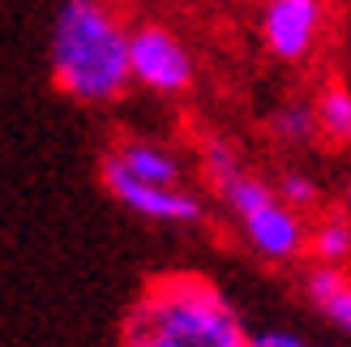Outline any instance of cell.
I'll return each mask as SVG.
<instances>
[{
  "mask_svg": "<svg viewBox=\"0 0 351 347\" xmlns=\"http://www.w3.org/2000/svg\"><path fill=\"white\" fill-rule=\"evenodd\" d=\"M322 133L317 125V103H283L270 116V137L278 146H308Z\"/></svg>",
  "mask_w": 351,
  "mask_h": 347,
  "instance_id": "9",
  "label": "cell"
},
{
  "mask_svg": "<svg viewBox=\"0 0 351 347\" xmlns=\"http://www.w3.org/2000/svg\"><path fill=\"white\" fill-rule=\"evenodd\" d=\"M120 347H249V331L219 283L176 270L142 287L120 326Z\"/></svg>",
  "mask_w": 351,
  "mask_h": 347,
  "instance_id": "2",
  "label": "cell"
},
{
  "mask_svg": "<svg viewBox=\"0 0 351 347\" xmlns=\"http://www.w3.org/2000/svg\"><path fill=\"white\" fill-rule=\"evenodd\" d=\"M308 249L317 262H330V266H343L351 262V219L347 215H330L322 219L308 236Z\"/></svg>",
  "mask_w": 351,
  "mask_h": 347,
  "instance_id": "11",
  "label": "cell"
},
{
  "mask_svg": "<svg viewBox=\"0 0 351 347\" xmlns=\"http://www.w3.org/2000/svg\"><path fill=\"white\" fill-rule=\"evenodd\" d=\"M249 347H308V339L291 335V331H257L249 335Z\"/></svg>",
  "mask_w": 351,
  "mask_h": 347,
  "instance_id": "14",
  "label": "cell"
},
{
  "mask_svg": "<svg viewBox=\"0 0 351 347\" xmlns=\"http://www.w3.org/2000/svg\"><path fill=\"white\" fill-rule=\"evenodd\" d=\"M133 30L112 13L108 0H64L51 22V82L86 108L116 103L133 86Z\"/></svg>",
  "mask_w": 351,
  "mask_h": 347,
  "instance_id": "1",
  "label": "cell"
},
{
  "mask_svg": "<svg viewBox=\"0 0 351 347\" xmlns=\"http://www.w3.org/2000/svg\"><path fill=\"white\" fill-rule=\"evenodd\" d=\"M326 5L322 0H266L261 5V43L274 60L300 64L322 43Z\"/></svg>",
  "mask_w": 351,
  "mask_h": 347,
  "instance_id": "6",
  "label": "cell"
},
{
  "mask_svg": "<svg viewBox=\"0 0 351 347\" xmlns=\"http://www.w3.org/2000/svg\"><path fill=\"white\" fill-rule=\"evenodd\" d=\"M219 198L227 206V215H232V223L240 228L244 245L257 257H266V262H295L308 249L313 232L304 223V211H295L274 184L249 176V171H236L227 184H219Z\"/></svg>",
  "mask_w": 351,
  "mask_h": 347,
  "instance_id": "3",
  "label": "cell"
},
{
  "mask_svg": "<svg viewBox=\"0 0 351 347\" xmlns=\"http://www.w3.org/2000/svg\"><path fill=\"white\" fill-rule=\"evenodd\" d=\"M304 300L317 309L339 335L351 339V279L343 274V266H330V262L313 266L304 274Z\"/></svg>",
  "mask_w": 351,
  "mask_h": 347,
  "instance_id": "8",
  "label": "cell"
},
{
  "mask_svg": "<svg viewBox=\"0 0 351 347\" xmlns=\"http://www.w3.org/2000/svg\"><path fill=\"white\" fill-rule=\"evenodd\" d=\"M278 193H283V198L295 206V211H304V215H308L313 206L322 202V184L313 180L308 171H295V167H291V171H283V180H278Z\"/></svg>",
  "mask_w": 351,
  "mask_h": 347,
  "instance_id": "13",
  "label": "cell"
},
{
  "mask_svg": "<svg viewBox=\"0 0 351 347\" xmlns=\"http://www.w3.org/2000/svg\"><path fill=\"white\" fill-rule=\"evenodd\" d=\"M129 56H133V86H142L150 95H184L197 77L193 51L167 26H137Z\"/></svg>",
  "mask_w": 351,
  "mask_h": 347,
  "instance_id": "5",
  "label": "cell"
},
{
  "mask_svg": "<svg viewBox=\"0 0 351 347\" xmlns=\"http://www.w3.org/2000/svg\"><path fill=\"white\" fill-rule=\"evenodd\" d=\"M343 206H347V211H351V171H347V176H343Z\"/></svg>",
  "mask_w": 351,
  "mask_h": 347,
  "instance_id": "15",
  "label": "cell"
},
{
  "mask_svg": "<svg viewBox=\"0 0 351 347\" xmlns=\"http://www.w3.org/2000/svg\"><path fill=\"white\" fill-rule=\"evenodd\" d=\"M108 159H116L125 171L154 184H180L184 180V167H180V154L167 150L163 142H150V137H120V142L108 150Z\"/></svg>",
  "mask_w": 351,
  "mask_h": 347,
  "instance_id": "7",
  "label": "cell"
},
{
  "mask_svg": "<svg viewBox=\"0 0 351 347\" xmlns=\"http://www.w3.org/2000/svg\"><path fill=\"white\" fill-rule=\"evenodd\" d=\"M317 125L330 146H351V91L347 86H326L317 95Z\"/></svg>",
  "mask_w": 351,
  "mask_h": 347,
  "instance_id": "10",
  "label": "cell"
},
{
  "mask_svg": "<svg viewBox=\"0 0 351 347\" xmlns=\"http://www.w3.org/2000/svg\"><path fill=\"white\" fill-rule=\"evenodd\" d=\"M103 184L108 193L125 206L133 219H146V223H163V228H189V223H202L206 219V206L197 193H189L184 184H154L125 171L116 159L103 154Z\"/></svg>",
  "mask_w": 351,
  "mask_h": 347,
  "instance_id": "4",
  "label": "cell"
},
{
  "mask_svg": "<svg viewBox=\"0 0 351 347\" xmlns=\"http://www.w3.org/2000/svg\"><path fill=\"white\" fill-rule=\"evenodd\" d=\"M202 171L210 176V184H227L236 176V171H244V163H240V154H236V146L232 142H223V137H206L202 142Z\"/></svg>",
  "mask_w": 351,
  "mask_h": 347,
  "instance_id": "12",
  "label": "cell"
}]
</instances>
